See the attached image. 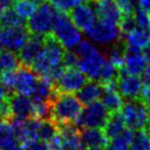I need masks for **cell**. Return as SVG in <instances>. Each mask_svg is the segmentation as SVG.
Returning <instances> with one entry per match:
<instances>
[{"instance_id": "cell-21", "label": "cell", "mask_w": 150, "mask_h": 150, "mask_svg": "<svg viewBox=\"0 0 150 150\" xmlns=\"http://www.w3.org/2000/svg\"><path fill=\"white\" fill-rule=\"evenodd\" d=\"M56 93L57 92L55 91L54 84L51 81L43 79V77H39L35 89L31 96L34 103H43V102L51 103V100L56 95Z\"/></svg>"}, {"instance_id": "cell-10", "label": "cell", "mask_w": 150, "mask_h": 150, "mask_svg": "<svg viewBox=\"0 0 150 150\" xmlns=\"http://www.w3.org/2000/svg\"><path fill=\"white\" fill-rule=\"evenodd\" d=\"M88 39L93 42L104 45V44H112L122 38V34L117 25L105 23L97 20L91 28L85 32Z\"/></svg>"}, {"instance_id": "cell-12", "label": "cell", "mask_w": 150, "mask_h": 150, "mask_svg": "<svg viewBox=\"0 0 150 150\" xmlns=\"http://www.w3.org/2000/svg\"><path fill=\"white\" fill-rule=\"evenodd\" d=\"M95 2V13L99 21L112 25H119L122 13L116 0H93Z\"/></svg>"}, {"instance_id": "cell-17", "label": "cell", "mask_w": 150, "mask_h": 150, "mask_svg": "<svg viewBox=\"0 0 150 150\" xmlns=\"http://www.w3.org/2000/svg\"><path fill=\"white\" fill-rule=\"evenodd\" d=\"M146 66H147V62L140 50L126 44V54H125L122 70L128 74L141 75Z\"/></svg>"}, {"instance_id": "cell-28", "label": "cell", "mask_w": 150, "mask_h": 150, "mask_svg": "<svg viewBox=\"0 0 150 150\" xmlns=\"http://www.w3.org/2000/svg\"><path fill=\"white\" fill-rule=\"evenodd\" d=\"M59 132V125L53 119H43L41 120L39 132H38V139L44 142L51 140L53 137Z\"/></svg>"}, {"instance_id": "cell-27", "label": "cell", "mask_w": 150, "mask_h": 150, "mask_svg": "<svg viewBox=\"0 0 150 150\" xmlns=\"http://www.w3.org/2000/svg\"><path fill=\"white\" fill-rule=\"evenodd\" d=\"M22 65L19 56L16 52L5 50L0 53V71L8 72V71H17Z\"/></svg>"}, {"instance_id": "cell-43", "label": "cell", "mask_w": 150, "mask_h": 150, "mask_svg": "<svg viewBox=\"0 0 150 150\" xmlns=\"http://www.w3.org/2000/svg\"><path fill=\"white\" fill-rule=\"evenodd\" d=\"M13 4V0H0V13L6 9L10 8V6Z\"/></svg>"}, {"instance_id": "cell-30", "label": "cell", "mask_w": 150, "mask_h": 150, "mask_svg": "<svg viewBox=\"0 0 150 150\" xmlns=\"http://www.w3.org/2000/svg\"><path fill=\"white\" fill-rule=\"evenodd\" d=\"M130 150H150V135L145 129L134 132Z\"/></svg>"}, {"instance_id": "cell-50", "label": "cell", "mask_w": 150, "mask_h": 150, "mask_svg": "<svg viewBox=\"0 0 150 150\" xmlns=\"http://www.w3.org/2000/svg\"><path fill=\"white\" fill-rule=\"evenodd\" d=\"M47 1H49V0H47Z\"/></svg>"}, {"instance_id": "cell-35", "label": "cell", "mask_w": 150, "mask_h": 150, "mask_svg": "<svg viewBox=\"0 0 150 150\" xmlns=\"http://www.w3.org/2000/svg\"><path fill=\"white\" fill-rule=\"evenodd\" d=\"M119 9L122 11V16H130L135 12V4L134 0H116Z\"/></svg>"}, {"instance_id": "cell-44", "label": "cell", "mask_w": 150, "mask_h": 150, "mask_svg": "<svg viewBox=\"0 0 150 150\" xmlns=\"http://www.w3.org/2000/svg\"><path fill=\"white\" fill-rule=\"evenodd\" d=\"M141 53H142V55H144V57H145L146 62H148V63L150 64V41L148 42V44L144 47V50H142Z\"/></svg>"}, {"instance_id": "cell-33", "label": "cell", "mask_w": 150, "mask_h": 150, "mask_svg": "<svg viewBox=\"0 0 150 150\" xmlns=\"http://www.w3.org/2000/svg\"><path fill=\"white\" fill-rule=\"evenodd\" d=\"M136 27H137V23H136V20H135V17H134V14H130V16H122L118 28H119L122 37H124V35L128 34L130 31H132Z\"/></svg>"}, {"instance_id": "cell-3", "label": "cell", "mask_w": 150, "mask_h": 150, "mask_svg": "<svg viewBox=\"0 0 150 150\" xmlns=\"http://www.w3.org/2000/svg\"><path fill=\"white\" fill-rule=\"evenodd\" d=\"M75 53L79 57L77 69H80L89 80L98 81L99 73L106 57L87 40H82V42L75 47Z\"/></svg>"}, {"instance_id": "cell-48", "label": "cell", "mask_w": 150, "mask_h": 150, "mask_svg": "<svg viewBox=\"0 0 150 150\" xmlns=\"http://www.w3.org/2000/svg\"><path fill=\"white\" fill-rule=\"evenodd\" d=\"M1 119H4V117H2V114H1V110H0V120Z\"/></svg>"}, {"instance_id": "cell-41", "label": "cell", "mask_w": 150, "mask_h": 150, "mask_svg": "<svg viewBox=\"0 0 150 150\" xmlns=\"http://www.w3.org/2000/svg\"><path fill=\"white\" fill-rule=\"evenodd\" d=\"M141 82L145 86H150V64L146 66L144 72L141 73Z\"/></svg>"}, {"instance_id": "cell-2", "label": "cell", "mask_w": 150, "mask_h": 150, "mask_svg": "<svg viewBox=\"0 0 150 150\" xmlns=\"http://www.w3.org/2000/svg\"><path fill=\"white\" fill-rule=\"evenodd\" d=\"M51 119L61 126L74 124L83 110V104L75 95L69 93H56L51 100Z\"/></svg>"}, {"instance_id": "cell-26", "label": "cell", "mask_w": 150, "mask_h": 150, "mask_svg": "<svg viewBox=\"0 0 150 150\" xmlns=\"http://www.w3.org/2000/svg\"><path fill=\"white\" fill-rule=\"evenodd\" d=\"M43 0H17L12 4L13 10L22 19H29Z\"/></svg>"}, {"instance_id": "cell-1", "label": "cell", "mask_w": 150, "mask_h": 150, "mask_svg": "<svg viewBox=\"0 0 150 150\" xmlns=\"http://www.w3.org/2000/svg\"><path fill=\"white\" fill-rule=\"evenodd\" d=\"M65 54V49L61 43L53 37V34H47L44 38V47L37 59L30 66L39 77H43L55 83L57 76L60 75L63 66V59Z\"/></svg>"}, {"instance_id": "cell-4", "label": "cell", "mask_w": 150, "mask_h": 150, "mask_svg": "<svg viewBox=\"0 0 150 150\" xmlns=\"http://www.w3.org/2000/svg\"><path fill=\"white\" fill-rule=\"evenodd\" d=\"M52 34L65 50H73L82 42V33L81 30L75 27L70 16L65 11L56 9L54 25Z\"/></svg>"}, {"instance_id": "cell-32", "label": "cell", "mask_w": 150, "mask_h": 150, "mask_svg": "<svg viewBox=\"0 0 150 150\" xmlns=\"http://www.w3.org/2000/svg\"><path fill=\"white\" fill-rule=\"evenodd\" d=\"M134 17L136 20L137 27H140L144 29H150V14L141 9L140 7H136L135 12H134Z\"/></svg>"}, {"instance_id": "cell-14", "label": "cell", "mask_w": 150, "mask_h": 150, "mask_svg": "<svg viewBox=\"0 0 150 150\" xmlns=\"http://www.w3.org/2000/svg\"><path fill=\"white\" fill-rule=\"evenodd\" d=\"M38 81H39V76L29 66L21 65L16 71L14 91L18 94L31 96L35 89Z\"/></svg>"}, {"instance_id": "cell-39", "label": "cell", "mask_w": 150, "mask_h": 150, "mask_svg": "<svg viewBox=\"0 0 150 150\" xmlns=\"http://www.w3.org/2000/svg\"><path fill=\"white\" fill-rule=\"evenodd\" d=\"M139 99L144 103V105L147 107V109L150 112V86H145L142 88Z\"/></svg>"}, {"instance_id": "cell-40", "label": "cell", "mask_w": 150, "mask_h": 150, "mask_svg": "<svg viewBox=\"0 0 150 150\" xmlns=\"http://www.w3.org/2000/svg\"><path fill=\"white\" fill-rule=\"evenodd\" d=\"M10 97V92L2 84H0V106L8 103Z\"/></svg>"}, {"instance_id": "cell-29", "label": "cell", "mask_w": 150, "mask_h": 150, "mask_svg": "<svg viewBox=\"0 0 150 150\" xmlns=\"http://www.w3.org/2000/svg\"><path fill=\"white\" fill-rule=\"evenodd\" d=\"M24 19H22L13 9H6L0 13V27H20L23 25Z\"/></svg>"}, {"instance_id": "cell-31", "label": "cell", "mask_w": 150, "mask_h": 150, "mask_svg": "<svg viewBox=\"0 0 150 150\" xmlns=\"http://www.w3.org/2000/svg\"><path fill=\"white\" fill-rule=\"evenodd\" d=\"M52 5L54 6V8L61 11H69L73 9L74 7L83 4H87L91 0H49Z\"/></svg>"}, {"instance_id": "cell-6", "label": "cell", "mask_w": 150, "mask_h": 150, "mask_svg": "<svg viewBox=\"0 0 150 150\" xmlns=\"http://www.w3.org/2000/svg\"><path fill=\"white\" fill-rule=\"evenodd\" d=\"M110 112L107 110V108L103 105L102 102L95 100L93 103L86 105V107L83 108L82 112L77 119L75 120V125L80 129L82 128H100L104 129V127L107 122Z\"/></svg>"}, {"instance_id": "cell-22", "label": "cell", "mask_w": 150, "mask_h": 150, "mask_svg": "<svg viewBox=\"0 0 150 150\" xmlns=\"http://www.w3.org/2000/svg\"><path fill=\"white\" fill-rule=\"evenodd\" d=\"M126 44L136 49H144L150 41V29H144L136 27L132 31L124 35Z\"/></svg>"}, {"instance_id": "cell-8", "label": "cell", "mask_w": 150, "mask_h": 150, "mask_svg": "<svg viewBox=\"0 0 150 150\" xmlns=\"http://www.w3.org/2000/svg\"><path fill=\"white\" fill-rule=\"evenodd\" d=\"M87 76L77 67H63L57 76L54 87L57 93L73 94L87 82Z\"/></svg>"}, {"instance_id": "cell-46", "label": "cell", "mask_w": 150, "mask_h": 150, "mask_svg": "<svg viewBox=\"0 0 150 150\" xmlns=\"http://www.w3.org/2000/svg\"><path fill=\"white\" fill-rule=\"evenodd\" d=\"M148 134L150 135V116L149 118H148V120H147V122H146V125H145V128H144Z\"/></svg>"}, {"instance_id": "cell-18", "label": "cell", "mask_w": 150, "mask_h": 150, "mask_svg": "<svg viewBox=\"0 0 150 150\" xmlns=\"http://www.w3.org/2000/svg\"><path fill=\"white\" fill-rule=\"evenodd\" d=\"M102 86H103V91H102L100 99L103 105L107 108V110L110 114L120 112L124 105V98L117 89V81L102 85Z\"/></svg>"}, {"instance_id": "cell-45", "label": "cell", "mask_w": 150, "mask_h": 150, "mask_svg": "<svg viewBox=\"0 0 150 150\" xmlns=\"http://www.w3.org/2000/svg\"><path fill=\"white\" fill-rule=\"evenodd\" d=\"M4 150H24V147H23V145H20L18 142V144L11 146L9 148H6V149H4Z\"/></svg>"}, {"instance_id": "cell-49", "label": "cell", "mask_w": 150, "mask_h": 150, "mask_svg": "<svg viewBox=\"0 0 150 150\" xmlns=\"http://www.w3.org/2000/svg\"><path fill=\"white\" fill-rule=\"evenodd\" d=\"M1 49H2V47H1V45H0V53H1V51H2V50H1Z\"/></svg>"}, {"instance_id": "cell-13", "label": "cell", "mask_w": 150, "mask_h": 150, "mask_svg": "<svg viewBox=\"0 0 150 150\" xmlns=\"http://www.w3.org/2000/svg\"><path fill=\"white\" fill-rule=\"evenodd\" d=\"M11 117L29 119L34 117V103L29 96L22 94H11L8 100Z\"/></svg>"}, {"instance_id": "cell-47", "label": "cell", "mask_w": 150, "mask_h": 150, "mask_svg": "<svg viewBox=\"0 0 150 150\" xmlns=\"http://www.w3.org/2000/svg\"><path fill=\"white\" fill-rule=\"evenodd\" d=\"M88 150H105V148H89Z\"/></svg>"}, {"instance_id": "cell-25", "label": "cell", "mask_w": 150, "mask_h": 150, "mask_svg": "<svg viewBox=\"0 0 150 150\" xmlns=\"http://www.w3.org/2000/svg\"><path fill=\"white\" fill-rule=\"evenodd\" d=\"M134 137V130L125 128L112 140H109L106 150H130V145Z\"/></svg>"}, {"instance_id": "cell-23", "label": "cell", "mask_w": 150, "mask_h": 150, "mask_svg": "<svg viewBox=\"0 0 150 150\" xmlns=\"http://www.w3.org/2000/svg\"><path fill=\"white\" fill-rule=\"evenodd\" d=\"M125 126L126 125H125V120H124L122 112H112L109 115L106 125L104 127V132L108 140H112V138H115L125 129Z\"/></svg>"}, {"instance_id": "cell-37", "label": "cell", "mask_w": 150, "mask_h": 150, "mask_svg": "<svg viewBox=\"0 0 150 150\" xmlns=\"http://www.w3.org/2000/svg\"><path fill=\"white\" fill-rule=\"evenodd\" d=\"M23 147L24 150H49L47 142L39 140V139L28 141V142L23 144Z\"/></svg>"}, {"instance_id": "cell-5", "label": "cell", "mask_w": 150, "mask_h": 150, "mask_svg": "<svg viewBox=\"0 0 150 150\" xmlns=\"http://www.w3.org/2000/svg\"><path fill=\"white\" fill-rule=\"evenodd\" d=\"M55 13L56 8H54V6L47 0H43L34 13L28 19L25 27L29 32L35 35L45 37L47 34H51L54 25Z\"/></svg>"}, {"instance_id": "cell-36", "label": "cell", "mask_w": 150, "mask_h": 150, "mask_svg": "<svg viewBox=\"0 0 150 150\" xmlns=\"http://www.w3.org/2000/svg\"><path fill=\"white\" fill-rule=\"evenodd\" d=\"M79 57L76 55L75 51H65L64 59H63V66L64 67H77Z\"/></svg>"}, {"instance_id": "cell-11", "label": "cell", "mask_w": 150, "mask_h": 150, "mask_svg": "<svg viewBox=\"0 0 150 150\" xmlns=\"http://www.w3.org/2000/svg\"><path fill=\"white\" fill-rule=\"evenodd\" d=\"M142 82L138 75H131L125 71L119 70L117 77V89L119 94L126 99H138L142 91Z\"/></svg>"}, {"instance_id": "cell-15", "label": "cell", "mask_w": 150, "mask_h": 150, "mask_svg": "<svg viewBox=\"0 0 150 150\" xmlns=\"http://www.w3.org/2000/svg\"><path fill=\"white\" fill-rule=\"evenodd\" d=\"M69 16L75 24V27L84 33L96 22V13L86 4L79 5L71 9Z\"/></svg>"}, {"instance_id": "cell-34", "label": "cell", "mask_w": 150, "mask_h": 150, "mask_svg": "<svg viewBox=\"0 0 150 150\" xmlns=\"http://www.w3.org/2000/svg\"><path fill=\"white\" fill-rule=\"evenodd\" d=\"M0 84H2L9 92L14 91V84H16V71H8L2 72L0 75Z\"/></svg>"}, {"instance_id": "cell-16", "label": "cell", "mask_w": 150, "mask_h": 150, "mask_svg": "<svg viewBox=\"0 0 150 150\" xmlns=\"http://www.w3.org/2000/svg\"><path fill=\"white\" fill-rule=\"evenodd\" d=\"M44 38L43 35H35L32 34L28 42L23 45V47L19 51V59L21 61V64L24 66L32 65L33 61L37 59V56L40 54L44 47Z\"/></svg>"}, {"instance_id": "cell-20", "label": "cell", "mask_w": 150, "mask_h": 150, "mask_svg": "<svg viewBox=\"0 0 150 150\" xmlns=\"http://www.w3.org/2000/svg\"><path fill=\"white\" fill-rule=\"evenodd\" d=\"M103 91V86L99 84L97 81L89 80L85 83L80 91L76 92V97L80 99V102L83 105H88L100 97Z\"/></svg>"}, {"instance_id": "cell-19", "label": "cell", "mask_w": 150, "mask_h": 150, "mask_svg": "<svg viewBox=\"0 0 150 150\" xmlns=\"http://www.w3.org/2000/svg\"><path fill=\"white\" fill-rule=\"evenodd\" d=\"M81 140L85 148H106L109 140L100 128H82Z\"/></svg>"}, {"instance_id": "cell-42", "label": "cell", "mask_w": 150, "mask_h": 150, "mask_svg": "<svg viewBox=\"0 0 150 150\" xmlns=\"http://www.w3.org/2000/svg\"><path fill=\"white\" fill-rule=\"evenodd\" d=\"M138 7L150 13V0H138Z\"/></svg>"}, {"instance_id": "cell-9", "label": "cell", "mask_w": 150, "mask_h": 150, "mask_svg": "<svg viewBox=\"0 0 150 150\" xmlns=\"http://www.w3.org/2000/svg\"><path fill=\"white\" fill-rule=\"evenodd\" d=\"M30 32L24 25L0 27V45L12 52H19L30 39Z\"/></svg>"}, {"instance_id": "cell-24", "label": "cell", "mask_w": 150, "mask_h": 150, "mask_svg": "<svg viewBox=\"0 0 150 150\" xmlns=\"http://www.w3.org/2000/svg\"><path fill=\"white\" fill-rule=\"evenodd\" d=\"M18 144L14 135L13 127L9 119L0 120V150L9 148L11 146Z\"/></svg>"}, {"instance_id": "cell-38", "label": "cell", "mask_w": 150, "mask_h": 150, "mask_svg": "<svg viewBox=\"0 0 150 150\" xmlns=\"http://www.w3.org/2000/svg\"><path fill=\"white\" fill-rule=\"evenodd\" d=\"M47 144L49 150H63V140H62L60 132H57L51 140L47 141Z\"/></svg>"}, {"instance_id": "cell-7", "label": "cell", "mask_w": 150, "mask_h": 150, "mask_svg": "<svg viewBox=\"0 0 150 150\" xmlns=\"http://www.w3.org/2000/svg\"><path fill=\"white\" fill-rule=\"evenodd\" d=\"M120 112L125 120V125L131 130L144 129L150 116L149 110L139 98L125 100Z\"/></svg>"}]
</instances>
